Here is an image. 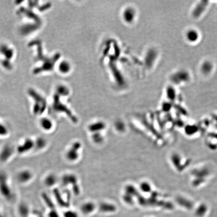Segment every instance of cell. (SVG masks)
Segmentation results:
<instances>
[{
  "label": "cell",
  "instance_id": "cell-16",
  "mask_svg": "<svg viewBox=\"0 0 217 217\" xmlns=\"http://www.w3.org/2000/svg\"><path fill=\"white\" fill-rule=\"evenodd\" d=\"M53 193H54V196H55L56 199L58 200V203L60 205H61V206H63V207H67V204L63 200L62 198L61 197L59 191L56 189L53 191Z\"/></svg>",
  "mask_w": 217,
  "mask_h": 217
},
{
  "label": "cell",
  "instance_id": "cell-1",
  "mask_svg": "<svg viewBox=\"0 0 217 217\" xmlns=\"http://www.w3.org/2000/svg\"><path fill=\"white\" fill-rule=\"evenodd\" d=\"M0 195L6 200H12L15 194L7 173L0 171Z\"/></svg>",
  "mask_w": 217,
  "mask_h": 217
},
{
  "label": "cell",
  "instance_id": "cell-8",
  "mask_svg": "<svg viewBox=\"0 0 217 217\" xmlns=\"http://www.w3.org/2000/svg\"><path fill=\"white\" fill-rule=\"evenodd\" d=\"M136 12L132 8L129 7L124 10L123 13V18L127 23H131L135 18Z\"/></svg>",
  "mask_w": 217,
  "mask_h": 217
},
{
  "label": "cell",
  "instance_id": "cell-2",
  "mask_svg": "<svg viewBox=\"0 0 217 217\" xmlns=\"http://www.w3.org/2000/svg\"><path fill=\"white\" fill-rule=\"evenodd\" d=\"M34 139L27 137L23 139L17 145L16 148V152L19 155H25L34 150Z\"/></svg>",
  "mask_w": 217,
  "mask_h": 217
},
{
  "label": "cell",
  "instance_id": "cell-5",
  "mask_svg": "<svg viewBox=\"0 0 217 217\" xmlns=\"http://www.w3.org/2000/svg\"><path fill=\"white\" fill-rule=\"evenodd\" d=\"M80 146V145L78 142L72 145L71 148L67 151L65 154L67 159L70 162H73L77 159L78 157V150Z\"/></svg>",
  "mask_w": 217,
  "mask_h": 217
},
{
  "label": "cell",
  "instance_id": "cell-12",
  "mask_svg": "<svg viewBox=\"0 0 217 217\" xmlns=\"http://www.w3.org/2000/svg\"><path fill=\"white\" fill-rule=\"evenodd\" d=\"M105 128V124L103 122H98L91 124L89 126V130L91 132L98 133Z\"/></svg>",
  "mask_w": 217,
  "mask_h": 217
},
{
  "label": "cell",
  "instance_id": "cell-3",
  "mask_svg": "<svg viewBox=\"0 0 217 217\" xmlns=\"http://www.w3.org/2000/svg\"><path fill=\"white\" fill-rule=\"evenodd\" d=\"M15 152L16 148L12 145L9 143L4 144L0 149V162L7 163L11 159Z\"/></svg>",
  "mask_w": 217,
  "mask_h": 217
},
{
  "label": "cell",
  "instance_id": "cell-11",
  "mask_svg": "<svg viewBox=\"0 0 217 217\" xmlns=\"http://www.w3.org/2000/svg\"><path fill=\"white\" fill-rule=\"evenodd\" d=\"M100 211L102 213H113L116 211V207L113 204L108 202H103L98 207Z\"/></svg>",
  "mask_w": 217,
  "mask_h": 217
},
{
  "label": "cell",
  "instance_id": "cell-15",
  "mask_svg": "<svg viewBox=\"0 0 217 217\" xmlns=\"http://www.w3.org/2000/svg\"><path fill=\"white\" fill-rule=\"evenodd\" d=\"M71 64L68 61H64L61 62L59 65V71L63 73H68L71 70Z\"/></svg>",
  "mask_w": 217,
  "mask_h": 217
},
{
  "label": "cell",
  "instance_id": "cell-9",
  "mask_svg": "<svg viewBox=\"0 0 217 217\" xmlns=\"http://www.w3.org/2000/svg\"><path fill=\"white\" fill-rule=\"evenodd\" d=\"M58 182V178L53 173H49L45 176L43 182L45 186L48 187H51L55 185Z\"/></svg>",
  "mask_w": 217,
  "mask_h": 217
},
{
  "label": "cell",
  "instance_id": "cell-18",
  "mask_svg": "<svg viewBox=\"0 0 217 217\" xmlns=\"http://www.w3.org/2000/svg\"><path fill=\"white\" fill-rule=\"evenodd\" d=\"M140 189H141L142 191H144V192H147V191H149L150 190V188H149V186H148V184L146 183V182H143L142 184H140Z\"/></svg>",
  "mask_w": 217,
  "mask_h": 217
},
{
  "label": "cell",
  "instance_id": "cell-4",
  "mask_svg": "<svg viewBox=\"0 0 217 217\" xmlns=\"http://www.w3.org/2000/svg\"><path fill=\"white\" fill-rule=\"evenodd\" d=\"M34 173L29 169H23L19 171L16 175V180L19 184H26L31 182L34 178Z\"/></svg>",
  "mask_w": 217,
  "mask_h": 217
},
{
  "label": "cell",
  "instance_id": "cell-17",
  "mask_svg": "<svg viewBox=\"0 0 217 217\" xmlns=\"http://www.w3.org/2000/svg\"><path fill=\"white\" fill-rule=\"evenodd\" d=\"M64 217H78V214L76 213L75 211H67L64 213Z\"/></svg>",
  "mask_w": 217,
  "mask_h": 217
},
{
  "label": "cell",
  "instance_id": "cell-7",
  "mask_svg": "<svg viewBox=\"0 0 217 217\" xmlns=\"http://www.w3.org/2000/svg\"><path fill=\"white\" fill-rule=\"evenodd\" d=\"M34 150L40 151L43 150L48 145V141L43 136H39L34 139Z\"/></svg>",
  "mask_w": 217,
  "mask_h": 217
},
{
  "label": "cell",
  "instance_id": "cell-10",
  "mask_svg": "<svg viewBox=\"0 0 217 217\" xmlns=\"http://www.w3.org/2000/svg\"><path fill=\"white\" fill-rule=\"evenodd\" d=\"M96 209V205L94 203L91 202H87L83 205L80 207L81 211L84 215H89L93 213Z\"/></svg>",
  "mask_w": 217,
  "mask_h": 217
},
{
  "label": "cell",
  "instance_id": "cell-14",
  "mask_svg": "<svg viewBox=\"0 0 217 217\" xmlns=\"http://www.w3.org/2000/svg\"><path fill=\"white\" fill-rule=\"evenodd\" d=\"M10 130L7 125L0 121V138H5L9 136Z\"/></svg>",
  "mask_w": 217,
  "mask_h": 217
},
{
  "label": "cell",
  "instance_id": "cell-6",
  "mask_svg": "<svg viewBox=\"0 0 217 217\" xmlns=\"http://www.w3.org/2000/svg\"><path fill=\"white\" fill-rule=\"evenodd\" d=\"M39 126L45 132H50L54 126L53 122L50 118L47 117H42L40 119Z\"/></svg>",
  "mask_w": 217,
  "mask_h": 217
},
{
  "label": "cell",
  "instance_id": "cell-13",
  "mask_svg": "<svg viewBox=\"0 0 217 217\" xmlns=\"http://www.w3.org/2000/svg\"><path fill=\"white\" fill-rule=\"evenodd\" d=\"M62 182L64 186H67L69 184H76V176L72 175H63L62 178Z\"/></svg>",
  "mask_w": 217,
  "mask_h": 217
},
{
  "label": "cell",
  "instance_id": "cell-19",
  "mask_svg": "<svg viewBox=\"0 0 217 217\" xmlns=\"http://www.w3.org/2000/svg\"><path fill=\"white\" fill-rule=\"evenodd\" d=\"M100 136L101 135H100L99 133H95L94 135L93 136V139L96 143L101 142L102 141V136L100 137Z\"/></svg>",
  "mask_w": 217,
  "mask_h": 217
}]
</instances>
